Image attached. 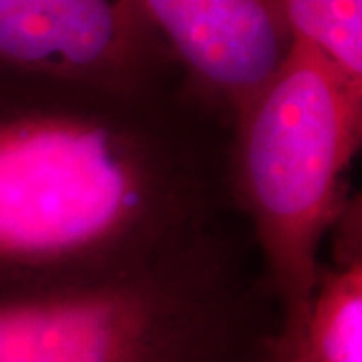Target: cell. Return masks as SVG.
Returning a JSON list of instances; mask_svg holds the SVG:
<instances>
[{
	"label": "cell",
	"instance_id": "cell-1",
	"mask_svg": "<svg viewBox=\"0 0 362 362\" xmlns=\"http://www.w3.org/2000/svg\"><path fill=\"white\" fill-rule=\"evenodd\" d=\"M232 121L183 81L0 71V298L143 270L238 214Z\"/></svg>",
	"mask_w": 362,
	"mask_h": 362
},
{
	"label": "cell",
	"instance_id": "cell-2",
	"mask_svg": "<svg viewBox=\"0 0 362 362\" xmlns=\"http://www.w3.org/2000/svg\"><path fill=\"white\" fill-rule=\"evenodd\" d=\"M280 330L240 214L127 276L0 298V362H259Z\"/></svg>",
	"mask_w": 362,
	"mask_h": 362
},
{
	"label": "cell",
	"instance_id": "cell-3",
	"mask_svg": "<svg viewBox=\"0 0 362 362\" xmlns=\"http://www.w3.org/2000/svg\"><path fill=\"white\" fill-rule=\"evenodd\" d=\"M361 139L362 83L300 40L233 121V206L288 334L306 320L322 242L350 199L344 177Z\"/></svg>",
	"mask_w": 362,
	"mask_h": 362
},
{
	"label": "cell",
	"instance_id": "cell-4",
	"mask_svg": "<svg viewBox=\"0 0 362 362\" xmlns=\"http://www.w3.org/2000/svg\"><path fill=\"white\" fill-rule=\"evenodd\" d=\"M0 71L119 90L183 81L139 0H0Z\"/></svg>",
	"mask_w": 362,
	"mask_h": 362
},
{
	"label": "cell",
	"instance_id": "cell-5",
	"mask_svg": "<svg viewBox=\"0 0 362 362\" xmlns=\"http://www.w3.org/2000/svg\"><path fill=\"white\" fill-rule=\"evenodd\" d=\"M183 85L235 121L290 49L270 0H139Z\"/></svg>",
	"mask_w": 362,
	"mask_h": 362
},
{
	"label": "cell",
	"instance_id": "cell-6",
	"mask_svg": "<svg viewBox=\"0 0 362 362\" xmlns=\"http://www.w3.org/2000/svg\"><path fill=\"white\" fill-rule=\"evenodd\" d=\"M334 230L332 262L320 268L302 330L290 334L296 362H362L361 211L346 209Z\"/></svg>",
	"mask_w": 362,
	"mask_h": 362
},
{
	"label": "cell",
	"instance_id": "cell-7",
	"mask_svg": "<svg viewBox=\"0 0 362 362\" xmlns=\"http://www.w3.org/2000/svg\"><path fill=\"white\" fill-rule=\"evenodd\" d=\"M290 40L322 52L362 83V0H270Z\"/></svg>",
	"mask_w": 362,
	"mask_h": 362
},
{
	"label": "cell",
	"instance_id": "cell-8",
	"mask_svg": "<svg viewBox=\"0 0 362 362\" xmlns=\"http://www.w3.org/2000/svg\"><path fill=\"white\" fill-rule=\"evenodd\" d=\"M259 362H296V350H294V340L284 330L272 342V346L266 350V354L259 358Z\"/></svg>",
	"mask_w": 362,
	"mask_h": 362
}]
</instances>
